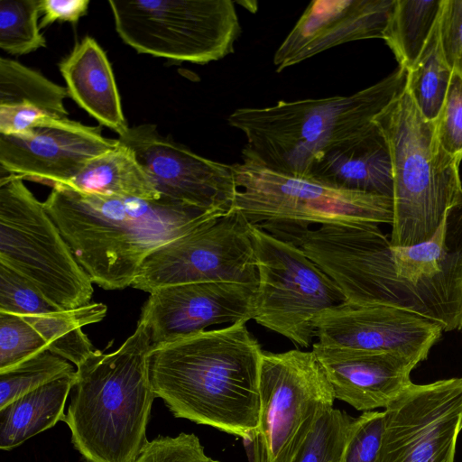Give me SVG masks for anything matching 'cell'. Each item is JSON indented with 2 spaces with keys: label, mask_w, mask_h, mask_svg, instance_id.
<instances>
[{
  "label": "cell",
  "mask_w": 462,
  "mask_h": 462,
  "mask_svg": "<svg viewBox=\"0 0 462 462\" xmlns=\"http://www.w3.org/2000/svg\"><path fill=\"white\" fill-rule=\"evenodd\" d=\"M263 349L238 322L152 348L150 380L176 418L250 440L259 423Z\"/></svg>",
  "instance_id": "cell-1"
},
{
  "label": "cell",
  "mask_w": 462,
  "mask_h": 462,
  "mask_svg": "<svg viewBox=\"0 0 462 462\" xmlns=\"http://www.w3.org/2000/svg\"><path fill=\"white\" fill-rule=\"evenodd\" d=\"M43 206L92 282L109 291L131 286L158 247L227 213L163 196L143 199L63 186L52 187Z\"/></svg>",
  "instance_id": "cell-2"
},
{
  "label": "cell",
  "mask_w": 462,
  "mask_h": 462,
  "mask_svg": "<svg viewBox=\"0 0 462 462\" xmlns=\"http://www.w3.org/2000/svg\"><path fill=\"white\" fill-rule=\"evenodd\" d=\"M150 332L139 319L115 351L94 350L76 369L63 421L87 462H135L149 442L146 428L156 397L150 380Z\"/></svg>",
  "instance_id": "cell-3"
},
{
  "label": "cell",
  "mask_w": 462,
  "mask_h": 462,
  "mask_svg": "<svg viewBox=\"0 0 462 462\" xmlns=\"http://www.w3.org/2000/svg\"><path fill=\"white\" fill-rule=\"evenodd\" d=\"M406 79L407 70L398 68L352 95L237 108L227 124L245 134L244 149L262 164L307 177L328 151L372 130L374 119L405 89Z\"/></svg>",
  "instance_id": "cell-4"
},
{
  "label": "cell",
  "mask_w": 462,
  "mask_h": 462,
  "mask_svg": "<svg viewBox=\"0 0 462 462\" xmlns=\"http://www.w3.org/2000/svg\"><path fill=\"white\" fill-rule=\"evenodd\" d=\"M389 148L393 178L390 243L411 246L429 241L446 212L462 198L459 162L440 146L434 122L404 89L374 119Z\"/></svg>",
  "instance_id": "cell-5"
},
{
  "label": "cell",
  "mask_w": 462,
  "mask_h": 462,
  "mask_svg": "<svg viewBox=\"0 0 462 462\" xmlns=\"http://www.w3.org/2000/svg\"><path fill=\"white\" fill-rule=\"evenodd\" d=\"M231 166L237 188L232 208L266 231L321 225L393 224L392 197L280 173L244 148L241 161Z\"/></svg>",
  "instance_id": "cell-6"
},
{
  "label": "cell",
  "mask_w": 462,
  "mask_h": 462,
  "mask_svg": "<svg viewBox=\"0 0 462 462\" xmlns=\"http://www.w3.org/2000/svg\"><path fill=\"white\" fill-rule=\"evenodd\" d=\"M0 263L60 310L91 303V279L43 202L14 175L0 179Z\"/></svg>",
  "instance_id": "cell-7"
},
{
  "label": "cell",
  "mask_w": 462,
  "mask_h": 462,
  "mask_svg": "<svg viewBox=\"0 0 462 462\" xmlns=\"http://www.w3.org/2000/svg\"><path fill=\"white\" fill-rule=\"evenodd\" d=\"M116 32L138 53L208 64L234 53L242 27L231 0H109Z\"/></svg>",
  "instance_id": "cell-8"
},
{
  "label": "cell",
  "mask_w": 462,
  "mask_h": 462,
  "mask_svg": "<svg viewBox=\"0 0 462 462\" xmlns=\"http://www.w3.org/2000/svg\"><path fill=\"white\" fill-rule=\"evenodd\" d=\"M259 423L251 462H293L319 418L333 408L332 387L314 352L263 351L259 371Z\"/></svg>",
  "instance_id": "cell-9"
},
{
  "label": "cell",
  "mask_w": 462,
  "mask_h": 462,
  "mask_svg": "<svg viewBox=\"0 0 462 462\" xmlns=\"http://www.w3.org/2000/svg\"><path fill=\"white\" fill-rule=\"evenodd\" d=\"M258 282L253 319L295 346L309 347L314 321L346 300L337 284L295 244L251 224Z\"/></svg>",
  "instance_id": "cell-10"
},
{
  "label": "cell",
  "mask_w": 462,
  "mask_h": 462,
  "mask_svg": "<svg viewBox=\"0 0 462 462\" xmlns=\"http://www.w3.org/2000/svg\"><path fill=\"white\" fill-rule=\"evenodd\" d=\"M386 272L395 308L462 331V198L429 241L391 245Z\"/></svg>",
  "instance_id": "cell-11"
},
{
  "label": "cell",
  "mask_w": 462,
  "mask_h": 462,
  "mask_svg": "<svg viewBox=\"0 0 462 462\" xmlns=\"http://www.w3.org/2000/svg\"><path fill=\"white\" fill-rule=\"evenodd\" d=\"M206 282L257 285L251 223L235 208L152 252L131 287L150 293Z\"/></svg>",
  "instance_id": "cell-12"
},
{
  "label": "cell",
  "mask_w": 462,
  "mask_h": 462,
  "mask_svg": "<svg viewBox=\"0 0 462 462\" xmlns=\"http://www.w3.org/2000/svg\"><path fill=\"white\" fill-rule=\"evenodd\" d=\"M462 378L411 383L383 411L377 462H454Z\"/></svg>",
  "instance_id": "cell-13"
},
{
  "label": "cell",
  "mask_w": 462,
  "mask_h": 462,
  "mask_svg": "<svg viewBox=\"0 0 462 462\" xmlns=\"http://www.w3.org/2000/svg\"><path fill=\"white\" fill-rule=\"evenodd\" d=\"M117 139L134 152L161 196L205 210L233 208L237 188L231 165L195 153L152 124L129 127Z\"/></svg>",
  "instance_id": "cell-14"
},
{
  "label": "cell",
  "mask_w": 462,
  "mask_h": 462,
  "mask_svg": "<svg viewBox=\"0 0 462 462\" xmlns=\"http://www.w3.org/2000/svg\"><path fill=\"white\" fill-rule=\"evenodd\" d=\"M119 144L101 126L49 119L17 134H0L2 175L54 186L71 180L92 159Z\"/></svg>",
  "instance_id": "cell-15"
},
{
  "label": "cell",
  "mask_w": 462,
  "mask_h": 462,
  "mask_svg": "<svg viewBox=\"0 0 462 462\" xmlns=\"http://www.w3.org/2000/svg\"><path fill=\"white\" fill-rule=\"evenodd\" d=\"M256 285L230 282L166 286L152 292L140 319L150 332L152 348L207 328L253 319Z\"/></svg>",
  "instance_id": "cell-16"
},
{
  "label": "cell",
  "mask_w": 462,
  "mask_h": 462,
  "mask_svg": "<svg viewBox=\"0 0 462 462\" xmlns=\"http://www.w3.org/2000/svg\"><path fill=\"white\" fill-rule=\"evenodd\" d=\"M314 326L320 345L393 352L419 364L443 332L436 322L402 309L346 300L323 310Z\"/></svg>",
  "instance_id": "cell-17"
},
{
  "label": "cell",
  "mask_w": 462,
  "mask_h": 462,
  "mask_svg": "<svg viewBox=\"0 0 462 462\" xmlns=\"http://www.w3.org/2000/svg\"><path fill=\"white\" fill-rule=\"evenodd\" d=\"M394 0L311 1L273 55L277 72L333 47L383 39Z\"/></svg>",
  "instance_id": "cell-18"
},
{
  "label": "cell",
  "mask_w": 462,
  "mask_h": 462,
  "mask_svg": "<svg viewBox=\"0 0 462 462\" xmlns=\"http://www.w3.org/2000/svg\"><path fill=\"white\" fill-rule=\"evenodd\" d=\"M332 387L335 399L369 411L386 408L412 382L419 365L393 352L363 350L312 344Z\"/></svg>",
  "instance_id": "cell-19"
},
{
  "label": "cell",
  "mask_w": 462,
  "mask_h": 462,
  "mask_svg": "<svg viewBox=\"0 0 462 462\" xmlns=\"http://www.w3.org/2000/svg\"><path fill=\"white\" fill-rule=\"evenodd\" d=\"M0 312L22 317L43 337L51 352L78 366L95 350L82 328L100 322L107 307L94 302L75 310H60L0 263Z\"/></svg>",
  "instance_id": "cell-20"
},
{
  "label": "cell",
  "mask_w": 462,
  "mask_h": 462,
  "mask_svg": "<svg viewBox=\"0 0 462 462\" xmlns=\"http://www.w3.org/2000/svg\"><path fill=\"white\" fill-rule=\"evenodd\" d=\"M66 88L76 104L100 125L124 135L129 126L112 67L97 41L85 36L59 63Z\"/></svg>",
  "instance_id": "cell-21"
},
{
  "label": "cell",
  "mask_w": 462,
  "mask_h": 462,
  "mask_svg": "<svg viewBox=\"0 0 462 462\" xmlns=\"http://www.w3.org/2000/svg\"><path fill=\"white\" fill-rule=\"evenodd\" d=\"M307 177L339 189L393 198L392 159L376 125L366 134L328 151Z\"/></svg>",
  "instance_id": "cell-22"
},
{
  "label": "cell",
  "mask_w": 462,
  "mask_h": 462,
  "mask_svg": "<svg viewBox=\"0 0 462 462\" xmlns=\"http://www.w3.org/2000/svg\"><path fill=\"white\" fill-rule=\"evenodd\" d=\"M66 88L16 60L0 58V134H23L49 119L68 118Z\"/></svg>",
  "instance_id": "cell-23"
},
{
  "label": "cell",
  "mask_w": 462,
  "mask_h": 462,
  "mask_svg": "<svg viewBox=\"0 0 462 462\" xmlns=\"http://www.w3.org/2000/svg\"><path fill=\"white\" fill-rule=\"evenodd\" d=\"M76 370L31 391L0 409V448L13 449L64 420Z\"/></svg>",
  "instance_id": "cell-24"
},
{
  "label": "cell",
  "mask_w": 462,
  "mask_h": 462,
  "mask_svg": "<svg viewBox=\"0 0 462 462\" xmlns=\"http://www.w3.org/2000/svg\"><path fill=\"white\" fill-rule=\"evenodd\" d=\"M62 186L85 193L143 199L162 197L134 152L120 141L114 149L88 162L71 180Z\"/></svg>",
  "instance_id": "cell-25"
},
{
  "label": "cell",
  "mask_w": 462,
  "mask_h": 462,
  "mask_svg": "<svg viewBox=\"0 0 462 462\" xmlns=\"http://www.w3.org/2000/svg\"><path fill=\"white\" fill-rule=\"evenodd\" d=\"M444 0H394L383 34L399 68L410 69L422 52L441 13Z\"/></svg>",
  "instance_id": "cell-26"
},
{
  "label": "cell",
  "mask_w": 462,
  "mask_h": 462,
  "mask_svg": "<svg viewBox=\"0 0 462 462\" xmlns=\"http://www.w3.org/2000/svg\"><path fill=\"white\" fill-rule=\"evenodd\" d=\"M452 75L441 46L439 19L420 57L407 70L405 86L427 120L434 122L438 118Z\"/></svg>",
  "instance_id": "cell-27"
},
{
  "label": "cell",
  "mask_w": 462,
  "mask_h": 462,
  "mask_svg": "<svg viewBox=\"0 0 462 462\" xmlns=\"http://www.w3.org/2000/svg\"><path fill=\"white\" fill-rule=\"evenodd\" d=\"M40 0H0V48L23 55L46 47L40 32Z\"/></svg>",
  "instance_id": "cell-28"
},
{
  "label": "cell",
  "mask_w": 462,
  "mask_h": 462,
  "mask_svg": "<svg viewBox=\"0 0 462 462\" xmlns=\"http://www.w3.org/2000/svg\"><path fill=\"white\" fill-rule=\"evenodd\" d=\"M69 361L50 350L40 352L0 372V409L22 395L70 372Z\"/></svg>",
  "instance_id": "cell-29"
},
{
  "label": "cell",
  "mask_w": 462,
  "mask_h": 462,
  "mask_svg": "<svg viewBox=\"0 0 462 462\" xmlns=\"http://www.w3.org/2000/svg\"><path fill=\"white\" fill-rule=\"evenodd\" d=\"M355 418L331 408L317 420L293 462H339Z\"/></svg>",
  "instance_id": "cell-30"
},
{
  "label": "cell",
  "mask_w": 462,
  "mask_h": 462,
  "mask_svg": "<svg viewBox=\"0 0 462 462\" xmlns=\"http://www.w3.org/2000/svg\"><path fill=\"white\" fill-rule=\"evenodd\" d=\"M47 349V341L22 317L0 312V372Z\"/></svg>",
  "instance_id": "cell-31"
},
{
  "label": "cell",
  "mask_w": 462,
  "mask_h": 462,
  "mask_svg": "<svg viewBox=\"0 0 462 462\" xmlns=\"http://www.w3.org/2000/svg\"><path fill=\"white\" fill-rule=\"evenodd\" d=\"M434 124L440 146L460 163L462 162V80L455 73L451 77L443 106Z\"/></svg>",
  "instance_id": "cell-32"
},
{
  "label": "cell",
  "mask_w": 462,
  "mask_h": 462,
  "mask_svg": "<svg viewBox=\"0 0 462 462\" xmlns=\"http://www.w3.org/2000/svg\"><path fill=\"white\" fill-rule=\"evenodd\" d=\"M383 411H364L355 418L339 462H377Z\"/></svg>",
  "instance_id": "cell-33"
},
{
  "label": "cell",
  "mask_w": 462,
  "mask_h": 462,
  "mask_svg": "<svg viewBox=\"0 0 462 462\" xmlns=\"http://www.w3.org/2000/svg\"><path fill=\"white\" fill-rule=\"evenodd\" d=\"M135 462H220L206 455L193 433L176 437L159 436L149 441Z\"/></svg>",
  "instance_id": "cell-34"
},
{
  "label": "cell",
  "mask_w": 462,
  "mask_h": 462,
  "mask_svg": "<svg viewBox=\"0 0 462 462\" xmlns=\"http://www.w3.org/2000/svg\"><path fill=\"white\" fill-rule=\"evenodd\" d=\"M439 35L447 62L462 80V0H444Z\"/></svg>",
  "instance_id": "cell-35"
},
{
  "label": "cell",
  "mask_w": 462,
  "mask_h": 462,
  "mask_svg": "<svg viewBox=\"0 0 462 462\" xmlns=\"http://www.w3.org/2000/svg\"><path fill=\"white\" fill-rule=\"evenodd\" d=\"M89 3V0H40L42 14L40 29L55 22L78 23L88 13Z\"/></svg>",
  "instance_id": "cell-36"
},
{
  "label": "cell",
  "mask_w": 462,
  "mask_h": 462,
  "mask_svg": "<svg viewBox=\"0 0 462 462\" xmlns=\"http://www.w3.org/2000/svg\"><path fill=\"white\" fill-rule=\"evenodd\" d=\"M461 424H462V421H461Z\"/></svg>",
  "instance_id": "cell-37"
}]
</instances>
